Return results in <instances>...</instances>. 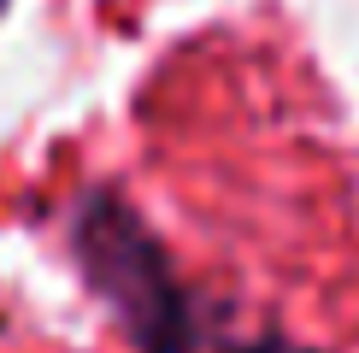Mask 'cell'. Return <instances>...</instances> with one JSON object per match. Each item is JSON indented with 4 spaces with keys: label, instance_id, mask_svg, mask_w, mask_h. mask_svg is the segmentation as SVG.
Masks as SVG:
<instances>
[{
    "label": "cell",
    "instance_id": "7a4b0ae2",
    "mask_svg": "<svg viewBox=\"0 0 359 353\" xmlns=\"http://www.w3.org/2000/svg\"><path fill=\"white\" fill-rule=\"evenodd\" d=\"M201 353H330V347L294 342V335H283V330H259V335H212Z\"/></svg>",
    "mask_w": 359,
    "mask_h": 353
},
{
    "label": "cell",
    "instance_id": "6da1fadb",
    "mask_svg": "<svg viewBox=\"0 0 359 353\" xmlns=\"http://www.w3.org/2000/svg\"><path fill=\"white\" fill-rule=\"evenodd\" d=\"M65 242L77 259L88 294L118 318L136 353H201L212 342V324L201 312V294L177 271L171 247L118 188H83L65 218Z\"/></svg>",
    "mask_w": 359,
    "mask_h": 353
},
{
    "label": "cell",
    "instance_id": "3957f363",
    "mask_svg": "<svg viewBox=\"0 0 359 353\" xmlns=\"http://www.w3.org/2000/svg\"><path fill=\"white\" fill-rule=\"evenodd\" d=\"M0 6H6V0H0Z\"/></svg>",
    "mask_w": 359,
    "mask_h": 353
}]
</instances>
